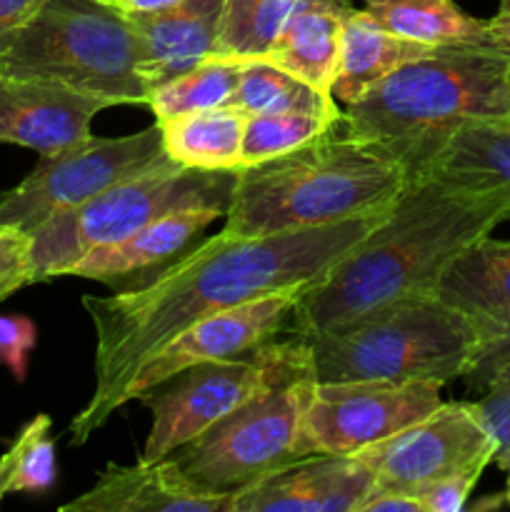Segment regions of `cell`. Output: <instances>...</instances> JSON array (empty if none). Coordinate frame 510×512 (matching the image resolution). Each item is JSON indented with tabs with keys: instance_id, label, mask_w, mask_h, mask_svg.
I'll return each instance as SVG.
<instances>
[{
	"instance_id": "cell-38",
	"label": "cell",
	"mask_w": 510,
	"mask_h": 512,
	"mask_svg": "<svg viewBox=\"0 0 510 512\" xmlns=\"http://www.w3.org/2000/svg\"><path fill=\"white\" fill-rule=\"evenodd\" d=\"M178 3H183V0H118L113 5L123 13H155V10L173 8Z\"/></svg>"
},
{
	"instance_id": "cell-10",
	"label": "cell",
	"mask_w": 510,
	"mask_h": 512,
	"mask_svg": "<svg viewBox=\"0 0 510 512\" xmlns=\"http://www.w3.org/2000/svg\"><path fill=\"white\" fill-rule=\"evenodd\" d=\"M168 158L158 123L123 138H95L40 155L33 173L0 198V225L30 233L53 215L88 203L103 190Z\"/></svg>"
},
{
	"instance_id": "cell-32",
	"label": "cell",
	"mask_w": 510,
	"mask_h": 512,
	"mask_svg": "<svg viewBox=\"0 0 510 512\" xmlns=\"http://www.w3.org/2000/svg\"><path fill=\"white\" fill-rule=\"evenodd\" d=\"M463 378L470 390H478V393H485L493 385L510 380V328L485 340Z\"/></svg>"
},
{
	"instance_id": "cell-15",
	"label": "cell",
	"mask_w": 510,
	"mask_h": 512,
	"mask_svg": "<svg viewBox=\"0 0 510 512\" xmlns=\"http://www.w3.org/2000/svg\"><path fill=\"white\" fill-rule=\"evenodd\" d=\"M113 103L70 85L0 73V143L58 153L90 135L95 115Z\"/></svg>"
},
{
	"instance_id": "cell-28",
	"label": "cell",
	"mask_w": 510,
	"mask_h": 512,
	"mask_svg": "<svg viewBox=\"0 0 510 512\" xmlns=\"http://www.w3.org/2000/svg\"><path fill=\"white\" fill-rule=\"evenodd\" d=\"M343 115L320 113H263L245 115L240 168L280 158L338 128Z\"/></svg>"
},
{
	"instance_id": "cell-20",
	"label": "cell",
	"mask_w": 510,
	"mask_h": 512,
	"mask_svg": "<svg viewBox=\"0 0 510 512\" xmlns=\"http://www.w3.org/2000/svg\"><path fill=\"white\" fill-rule=\"evenodd\" d=\"M433 50L430 45L390 33L365 8H350L340 28L338 68L330 93L345 105L358 103L370 88H375L400 65L423 58Z\"/></svg>"
},
{
	"instance_id": "cell-8",
	"label": "cell",
	"mask_w": 510,
	"mask_h": 512,
	"mask_svg": "<svg viewBox=\"0 0 510 512\" xmlns=\"http://www.w3.org/2000/svg\"><path fill=\"white\" fill-rule=\"evenodd\" d=\"M315 383V373H303L273 385L180 445L168 460L195 488L233 498L255 480L310 455L305 415Z\"/></svg>"
},
{
	"instance_id": "cell-12",
	"label": "cell",
	"mask_w": 510,
	"mask_h": 512,
	"mask_svg": "<svg viewBox=\"0 0 510 512\" xmlns=\"http://www.w3.org/2000/svg\"><path fill=\"white\" fill-rule=\"evenodd\" d=\"M440 388L443 385L428 380L315 383L305 415V443L310 455H355L390 438L433 413L443 403Z\"/></svg>"
},
{
	"instance_id": "cell-26",
	"label": "cell",
	"mask_w": 510,
	"mask_h": 512,
	"mask_svg": "<svg viewBox=\"0 0 510 512\" xmlns=\"http://www.w3.org/2000/svg\"><path fill=\"white\" fill-rule=\"evenodd\" d=\"M305 0H223L218 40L210 60L265 58L290 15Z\"/></svg>"
},
{
	"instance_id": "cell-17",
	"label": "cell",
	"mask_w": 510,
	"mask_h": 512,
	"mask_svg": "<svg viewBox=\"0 0 510 512\" xmlns=\"http://www.w3.org/2000/svg\"><path fill=\"white\" fill-rule=\"evenodd\" d=\"M228 495L190 485L168 458L135 465L110 463L95 485L65 503L63 512H230Z\"/></svg>"
},
{
	"instance_id": "cell-11",
	"label": "cell",
	"mask_w": 510,
	"mask_h": 512,
	"mask_svg": "<svg viewBox=\"0 0 510 512\" xmlns=\"http://www.w3.org/2000/svg\"><path fill=\"white\" fill-rule=\"evenodd\" d=\"M355 458L373 473L375 485L415 495L448 475L485 473L495 460V443L473 403H440L408 428L358 450Z\"/></svg>"
},
{
	"instance_id": "cell-35",
	"label": "cell",
	"mask_w": 510,
	"mask_h": 512,
	"mask_svg": "<svg viewBox=\"0 0 510 512\" xmlns=\"http://www.w3.org/2000/svg\"><path fill=\"white\" fill-rule=\"evenodd\" d=\"M358 512H423V503L418 500V495L405 493V490L373 485Z\"/></svg>"
},
{
	"instance_id": "cell-33",
	"label": "cell",
	"mask_w": 510,
	"mask_h": 512,
	"mask_svg": "<svg viewBox=\"0 0 510 512\" xmlns=\"http://www.w3.org/2000/svg\"><path fill=\"white\" fill-rule=\"evenodd\" d=\"M473 408L493 438L495 460L505 458L510 453V380L485 390L483 398L475 400Z\"/></svg>"
},
{
	"instance_id": "cell-2",
	"label": "cell",
	"mask_w": 510,
	"mask_h": 512,
	"mask_svg": "<svg viewBox=\"0 0 510 512\" xmlns=\"http://www.w3.org/2000/svg\"><path fill=\"white\" fill-rule=\"evenodd\" d=\"M503 220L508 210L495 195L435 175L413 178L388 218L300 293L295 333H323L380 305L435 295L445 268Z\"/></svg>"
},
{
	"instance_id": "cell-37",
	"label": "cell",
	"mask_w": 510,
	"mask_h": 512,
	"mask_svg": "<svg viewBox=\"0 0 510 512\" xmlns=\"http://www.w3.org/2000/svg\"><path fill=\"white\" fill-rule=\"evenodd\" d=\"M488 33L495 48L508 50L510 53V0H500L498 10L488 20Z\"/></svg>"
},
{
	"instance_id": "cell-21",
	"label": "cell",
	"mask_w": 510,
	"mask_h": 512,
	"mask_svg": "<svg viewBox=\"0 0 510 512\" xmlns=\"http://www.w3.org/2000/svg\"><path fill=\"white\" fill-rule=\"evenodd\" d=\"M425 175L495 195L505 203L510 220V118L465 120Z\"/></svg>"
},
{
	"instance_id": "cell-6",
	"label": "cell",
	"mask_w": 510,
	"mask_h": 512,
	"mask_svg": "<svg viewBox=\"0 0 510 512\" xmlns=\"http://www.w3.org/2000/svg\"><path fill=\"white\" fill-rule=\"evenodd\" d=\"M0 73L55 80L113 105H148L153 95L138 30L100 0H43L23 28L0 40Z\"/></svg>"
},
{
	"instance_id": "cell-25",
	"label": "cell",
	"mask_w": 510,
	"mask_h": 512,
	"mask_svg": "<svg viewBox=\"0 0 510 512\" xmlns=\"http://www.w3.org/2000/svg\"><path fill=\"white\" fill-rule=\"evenodd\" d=\"M233 108L245 115L263 113H320L343 115L330 93L313 88L290 70L270 63L265 58L243 60L240 63L238 85L230 98Z\"/></svg>"
},
{
	"instance_id": "cell-9",
	"label": "cell",
	"mask_w": 510,
	"mask_h": 512,
	"mask_svg": "<svg viewBox=\"0 0 510 512\" xmlns=\"http://www.w3.org/2000/svg\"><path fill=\"white\" fill-rule=\"evenodd\" d=\"M303 373H315L308 338L285 335L235 358L200 363L170 375L135 398L153 418L140 458L165 460L255 395Z\"/></svg>"
},
{
	"instance_id": "cell-18",
	"label": "cell",
	"mask_w": 510,
	"mask_h": 512,
	"mask_svg": "<svg viewBox=\"0 0 510 512\" xmlns=\"http://www.w3.org/2000/svg\"><path fill=\"white\" fill-rule=\"evenodd\" d=\"M145 45L150 83L160 85L210 60L223 0H183L155 13H125Z\"/></svg>"
},
{
	"instance_id": "cell-23",
	"label": "cell",
	"mask_w": 510,
	"mask_h": 512,
	"mask_svg": "<svg viewBox=\"0 0 510 512\" xmlns=\"http://www.w3.org/2000/svg\"><path fill=\"white\" fill-rule=\"evenodd\" d=\"M168 158L185 168L240 170L245 113L233 105L158 123Z\"/></svg>"
},
{
	"instance_id": "cell-29",
	"label": "cell",
	"mask_w": 510,
	"mask_h": 512,
	"mask_svg": "<svg viewBox=\"0 0 510 512\" xmlns=\"http://www.w3.org/2000/svg\"><path fill=\"white\" fill-rule=\"evenodd\" d=\"M55 483V445L50 418L30 420L0 458V503L10 493H45Z\"/></svg>"
},
{
	"instance_id": "cell-27",
	"label": "cell",
	"mask_w": 510,
	"mask_h": 512,
	"mask_svg": "<svg viewBox=\"0 0 510 512\" xmlns=\"http://www.w3.org/2000/svg\"><path fill=\"white\" fill-rule=\"evenodd\" d=\"M238 75V60H205L195 68L155 85L148 103L155 115V123L230 105Z\"/></svg>"
},
{
	"instance_id": "cell-31",
	"label": "cell",
	"mask_w": 510,
	"mask_h": 512,
	"mask_svg": "<svg viewBox=\"0 0 510 512\" xmlns=\"http://www.w3.org/2000/svg\"><path fill=\"white\" fill-rule=\"evenodd\" d=\"M38 343V328L25 315H0V363L18 383L28 375V360Z\"/></svg>"
},
{
	"instance_id": "cell-5",
	"label": "cell",
	"mask_w": 510,
	"mask_h": 512,
	"mask_svg": "<svg viewBox=\"0 0 510 512\" xmlns=\"http://www.w3.org/2000/svg\"><path fill=\"white\" fill-rule=\"evenodd\" d=\"M305 338L318 383L428 380L445 385L468 373L485 343L483 328L438 295L395 300Z\"/></svg>"
},
{
	"instance_id": "cell-7",
	"label": "cell",
	"mask_w": 510,
	"mask_h": 512,
	"mask_svg": "<svg viewBox=\"0 0 510 512\" xmlns=\"http://www.w3.org/2000/svg\"><path fill=\"white\" fill-rule=\"evenodd\" d=\"M238 170L185 168L173 158L103 190L88 203L30 230V260L40 280L60 278L80 258L138 233L153 220L190 208L228 213Z\"/></svg>"
},
{
	"instance_id": "cell-22",
	"label": "cell",
	"mask_w": 510,
	"mask_h": 512,
	"mask_svg": "<svg viewBox=\"0 0 510 512\" xmlns=\"http://www.w3.org/2000/svg\"><path fill=\"white\" fill-rule=\"evenodd\" d=\"M350 8V0H305L288 18L265 60L330 93L338 68L340 28Z\"/></svg>"
},
{
	"instance_id": "cell-36",
	"label": "cell",
	"mask_w": 510,
	"mask_h": 512,
	"mask_svg": "<svg viewBox=\"0 0 510 512\" xmlns=\"http://www.w3.org/2000/svg\"><path fill=\"white\" fill-rule=\"evenodd\" d=\"M43 0H0V40L23 28L40 10Z\"/></svg>"
},
{
	"instance_id": "cell-1",
	"label": "cell",
	"mask_w": 510,
	"mask_h": 512,
	"mask_svg": "<svg viewBox=\"0 0 510 512\" xmlns=\"http://www.w3.org/2000/svg\"><path fill=\"white\" fill-rule=\"evenodd\" d=\"M388 213L258 238L223 228L135 288L108 298L85 295L95 330V388L70 423V443L85 445L123 408L135 370L170 338L205 315L320 283Z\"/></svg>"
},
{
	"instance_id": "cell-24",
	"label": "cell",
	"mask_w": 510,
	"mask_h": 512,
	"mask_svg": "<svg viewBox=\"0 0 510 512\" xmlns=\"http://www.w3.org/2000/svg\"><path fill=\"white\" fill-rule=\"evenodd\" d=\"M365 10L400 38L430 45H493L488 20L473 18L455 0H365Z\"/></svg>"
},
{
	"instance_id": "cell-40",
	"label": "cell",
	"mask_w": 510,
	"mask_h": 512,
	"mask_svg": "<svg viewBox=\"0 0 510 512\" xmlns=\"http://www.w3.org/2000/svg\"><path fill=\"white\" fill-rule=\"evenodd\" d=\"M100 3H110V5H113V3H118V0H100Z\"/></svg>"
},
{
	"instance_id": "cell-14",
	"label": "cell",
	"mask_w": 510,
	"mask_h": 512,
	"mask_svg": "<svg viewBox=\"0 0 510 512\" xmlns=\"http://www.w3.org/2000/svg\"><path fill=\"white\" fill-rule=\"evenodd\" d=\"M373 485L355 455L315 453L238 490L230 512H358Z\"/></svg>"
},
{
	"instance_id": "cell-13",
	"label": "cell",
	"mask_w": 510,
	"mask_h": 512,
	"mask_svg": "<svg viewBox=\"0 0 510 512\" xmlns=\"http://www.w3.org/2000/svg\"><path fill=\"white\" fill-rule=\"evenodd\" d=\"M300 293L303 290L263 295V298L195 320L135 370L133 380L125 388V403L138 398L143 390L163 383L170 375L183 373L200 363L235 358L270 340L298 335L295 333V308H298Z\"/></svg>"
},
{
	"instance_id": "cell-39",
	"label": "cell",
	"mask_w": 510,
	"mask_h": 512,
	"mask_svg": "<svg viewBox=\"0 0 510 512\" xmlns=\"http://www.w3.org/2000/svg\"><path fill=\"white\" fill-rule=\"evenodd\" d=\"M495 465H498V468L505 473V478H508V485H505V503L510 505V453L505 455V458L495 460Z\"/></svg>"
},
{
	"instance_id": "cell-16",
	"label": "cell",
	"mask_w": 510,
	"mask_h": 512,
	"mask_svg": "<svg viewBox=\"0 0 510 512\" xmlns=\"http://www.w3.org/2000/svg\"><path fill=\"white\" fill-rule=\"evenodd\" d=\"M218 218H225V215L215 208H190L168 213L120 243L88 253L65 275L98 280V283L113 285L115 290L135 288L150 275L163 270L165 265L175 263L180 255L188 253L195 240H200L208 225Z\"/></svg>"
},
{
	"instance_id": "cell-19",
	"label": "cell",
	"mask_w": 510,
	"mask_h": 512,
	"mask_svg": "<svg viewBox=\"0 0 510 512\" xmlns=\"http://www.w3.org/2000/svg\"><path fill=\"white\" fill-rule=\"evenodd\" d=\"M435 295L478 323L485 340L510 328V240L483 235L470 243L445 268Z\"/></svg>"
},
{
	"instance_id": "cell-34",
	"label": "cell",
	"mask_w": 510,
	"mask_h": 512,
	"mask_svg": "<svg viewBox=\"0 0 510 512\" xmlns=\"http://www.w3.org/2000/svg\"><path fill=\"white\" fill-rule=\"evenodd\" d=\"M480 470L448 475L443 480L423 485L415 490L418 500L423 503V512H460L468 508V498L480 480Z\"/></svg>"
},
{
	"instance_id": "cell-30",
	"label": "cell",
	"mask_w": 510,
	"mask_h": 512,
	"mask_svg": "<svg viewBox=\"0 0 510 512\" xmlns=\"http://www.w3.org/2000/svg\"><path fill=\"white\" fill-rule=\"evenodd\" d=\"M33 283H38V275L30 260V233L0 225V300Z\"/></svg>"
},
{
	"instance_id": "cell-4",
	"label": "cell",
	"mask_w": 510,
	"mask_h": 512,
	"mask_svg": "<svg viewBox=\"0 0 510 512\" xmlns=\"http://www.w3.org/2000/svg\"><path fill=\"white\" fill-rule=\"evenodd\" d=\"M478 118H510V53L495 45L435 48L400 65L345 105L343 128L420 178L450 135Z\"/></svg>"
},
{
	"instance_id": "cell-3",
	"label": "cell",
	"mask_w": 510,
	"mask_h": 512,
	"mask_svg": "<svg viewBox=\"0 0 510 512\" xmlns=\"http://www.w3.org/2000/svg\"><path fill=\"white\" fill-rule=\"evenodd\" d=\"M410 180L388 150L348 133L340 120L293 153L240 168L225 230L258 238L388 213Z\"/></svg>"
}]
</instances>
